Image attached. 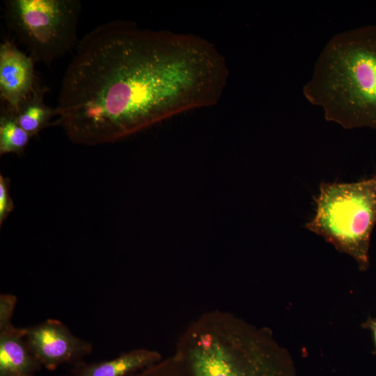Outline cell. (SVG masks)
I'll return each instance as SVG.
<instances>
[{"mask_svg": "<svg viewBox=\"0 0 376 376\" xmlns=\"http://www.w3.org/2000/svg\"><path fill=\"white\" fill-rule=\"evenodd\" d=\"M228 77L224 57L201 37L111 21L77 45L62 79L57 123L75 144L115 142L214 105Z\"/></svg>", "mask_w": 376, "mask_h": 376, "instance_id": "6da1fadb", "label": "cell"}, {"mask_svg": "<svg viewBox=\"0 0 376 376\" xmlns=\"http://www.w3.org/2000/svg\"><path fill=\"white\" fill-rule=\"evenodd\" d=\"M173 354L191 376H296L291 357L271 331L227 311L191 321Z\"/></svg>", "mask_w": 376, "mask_h": 376, "instance_id": "7a4b0ae2", "label": "cell"}, {"mask_svg": "<svg viewBox=\"0 0 376 376\" xmlns=\"http://www.w3.org/2000/svg\"><path fill=\"white\" fill-rule=\"evenodd\" d=\"M303 93L327 121L345 129L376 130V24L332 37Z\"/></svg>", "mask_w": 376, "mask_h": 376, "instance_id": "3957f363", "label": "cell"}, {"mask_svg": "<svg viewBox=\"0 0 376 376\" xmlns=\"http://www.w3.org/2000/svg\"><path fill=\"white\" fill-rule=\"evenodd\" d=\"M314 201L315 213L305 228L352 256L360 270H366L376 225V174L354 182H322Z\"/></svg>", "mask_w": 376, "mask_h": 376, "instance_id": "277c9868", "label": "cell"}, {"mask_svg": "<svg viewBox=\"0 0 376 376\" xmlns=\"http://www.w3.org/2000/svg\"><path fill=\"white\" fill-rule=\"evenodd\" d=\"M78 0H7L5 18L9 29L34 61L51 64L79 43Z\"/></svg>", "mask_w": 376, "mask_h": 376, "instance_id": "5b68a950", "label": "cell"}, {"mask_svg": "<svg viewBox=\"0 0 376 376\" xmlns=\"http://www.w3.org/2000/svg\"><path fill=\"white\" fill-rule=\"evenodd\" d=\"M24 330L30 350L42 367L49 370L63 364L75 366L93 350L90 343L75 336L58 320L48 319Z\"/></svg>", "mask_w": 376, "mask_h": 376, "instance_id": "8992f818", "label": "cell"}, {"mask_svg": "<svg viewBox=\"0 0 376 376\" xmlns=\"http://www.w3.org/2000/svg\"><path fill=\"white\" fill-rule=\"evenodd\" d=\"M34 59L10 41L0 45V95L11 111L17 109L33 90L37 78Z\"/></svg>", "mask_w": 376, "mask_h": 376, "instance_id": "52a82bcc", "label": "cell"}, {"mask_svg": "<svg viewBox=\"0 0 376 376\" xmlns=\"http://www.w3.org/2000/svg\"><path fill=\"white\" fill-rule=\"evenodd\" d=\"M163 358L157 350L136 348L107 361L79 362L74 366L70 376H128L158 363Z\"/></svg>", "mask_w": 376, "mask_h": 376, "instance_id": "ba28073f", "label": "cell"}, {"mask_svg": "<svg viewBox=\"0 0 376 376\" xmlns=\"http://www.w3.org/2000/svg\"><path fill=\"white\" fill-rule=\"evenodd\" d=\"M42 368L30 350L24 328L0 331V376H33Z\"/></svg>", "mask_w": 376, "mask_h": 376, "instance_id": "9c48e42d", "label": "cell"}, {"mask_svg": "<svg viewBox=\"0 0 376 376\" xmlns=\"http://www.w3.org/2000/svg\"><path fill=\"white\" fill-rule=\"evenodd\" d=\"M47 88L36 81L33 90L22 102L17 109L13 111L19 126L33 137L50 125L52 118L58 116L56 108L44 102Z\"/></svg>", "mask_w": 376, "mask_h": 376, "instance_id": "30bf717a", "label": "cell"}, {"mask_svg": "<svg viewBox=\"0 0 376 376\" xmlns=\"http://www.w3.org/2000/svg\"><path fill=\"white\" fill-rule=\"evenodd\" d=\"M32 137L19 126L13 112L3 107L0 116V155L23 153Z\"/></svg>", "mask_w": 376, "mask_h": 376, "instance_id": "8fae6325", "label": "cell"}, {"mask_svg": "<svg viewBox=\"0 0 376 376\" xmlns=\"http://www.w3.org/2000/svg\"><path fill=\"white\" fill-rule=\"evenodd\" d=\"M128 376H191L182 362L174 354Z\"/></svg>", "mask_w": 376, "mask_h": 376, "instance_id": "7c38bea8", "label": "cell"}, {"mask_svg": "<svg viewBox=\"0 0 376 376\" xmlns=\"http://www.w3.org/2000/svg\"><path fill=\"white\" fill-rule=\"evenodd\" d=\"M17 298L12 294L0 295V331L13 326L11 319L14 314Z\"/></svg>", "mask_w": 376, "mask_h": 376, "instance_id": "4fadbf2b", "label": "cell"}, {"mask_svg": "<svg viewBox=\"0 0 376 376\" xmlns=\"http://www.w3.org/2000/svg\"><path fill=\"white\" fill-rule=\"evenodd\" d=\"M14 209L10 194V180L0 175V225L2 226L9 214Z\"/></svg>", "mask_w": 376, "mask_h": 376, "instance_id": "5bb4252c", "label": "cell"}, {"mask_svg": "<svg viewBox=\"0 0 376 376\" xmlns=\"http://www.w3.org/2000/svg\"><path fill=\"white\" fill-rule=\"evenodd\" d=\"M363 326L372 331L376 347V319H369Z\"/></svg>", "mask_w": 376, "mask_h": 376, "instance_id": "9a60e30c", "label": "cell"}]
</instances>
